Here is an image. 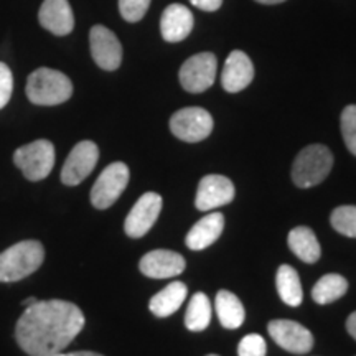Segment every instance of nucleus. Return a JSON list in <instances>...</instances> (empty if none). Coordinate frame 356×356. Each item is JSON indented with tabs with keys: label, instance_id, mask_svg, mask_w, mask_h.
<instances>
[{
	"label": "nucleus",
	"instance_id": "f257e3e1",
	"mask_svg": "<svg viewBox=\"0 0 356 356\" xmlns=\"http://www.w3.org/2000/svg\"><path fill=\"white\" fill-rule=\"evenodd\" d=\"M84 315L66 300H37L25 307L15 327V340L30 356L61 353L79 335Z\"/></svg>",
	"mask_w": 356,
	"mask_h": 356
},
{
	"label": "nucleus",
	"instance_id": "2eb2a0df",
	"mask_svg": "<svg viewBox=\"0 0 356 356\" xmlns=\"http://www.w3.org/2000/svg\"><path fill=\"white\" fill-rule=\"evenodd\" d=\"M254 79V66L244 51L234 50L226 60L221 74V84L228 92H239L246 89Z\"/></svg>",
	"mask_w": 356,
	"mask_h": 356
},
{
	"label": "nucleus",
	"instance_id": "20e7f679",
	"mask_svg": "<svg viewBox=\"0 0 356 356\" xmlns=\"http://www.w3.org/2000/svg\"><path fill=\"white\" fill-rule=\"evenodd\" d=\"M333 167V155L327 145L314 144L302 149L292 167V180L299 188L322 184Z\"/></svg>",
	"mask_w": 356,
	"mask_h": 356
},
{
	"label": "nucleus",
	"instance_id": "f704fd0d",
	"mask_svg": "<svg viewBox=\"0 0 356 356\" xmlns=\"http://www.w3.org/2000/svg\"><path fill=\"white\" fill-rule=\"evenodd\" d=\"M208 356H218V355H208Z\"/></svg>",
	"mask_w": 356,
	"mask_h": 356
},
{
	"label": "nucleus",
	"instance_id": "c756f323",
	"mask_svg": "<svg viewBox=\"0 0 356 356\" xmlns=\"http://www.w3.org/2000/svg\"><path fill=\"white\" fill-rule=\"evenodd\" d=\"M190 2L203 12H215L221 7L222 0H190Z\"/></svg>",
	"mask_w": 356,
	"mask_h": 356
},
{
	"label": "nucleus",
	"instance_id": "ddd939ff",
	"mask_svg": "<svg viewBox=\"0 0 356 356\" xmlns=\"http://www.w3.org/2000/svg\"><path fill=\"white\" fill-rule=\"evenodd\" d=\"M234 198V185L222 175H207L198 185L195 204L200 211H211L228 204Z\"/></svg>",
	"mask_w": 356,
	"mask_h": 356
},
{
	"label": "nucleus",
	"instance_id": "c85d7f7f",
	"mask_svg": "<svg viewBox=\"0 0 356 356\" xmlns=\"http://www.w3.org/2000/svg\"><path fill=\"white\" fill-rule=\"evenodd\" d=\"M13 91L12 71L6 63H0V109L8 104Z\"/></svg>",
	"mask_w": 356,
	"mask_h": 356
},
{
	"label": "nucleus",
	"instance_id": "7ed1b4c3",
	"mask_svg": "<svg viewBox=\"0 0 356 356\" xmlns=\"http://www.w3.org/2000/svg\"><path fill=\"white\" fill-rule=\"evenodd\" d=\"M73 95V83L61 71L38 68L26 81V96L37 106H58Z\"/></svg>",
	"mask_w": 356,
	"mask_h": 356
},
{
	"label": "nucleus",
	"instance_id": "72a5a7b5",
	"mask_svg": "<svg viewBox=\"0 0 356 356\" xmlns=\"http://www.w3.org/2000/svg\"><path fill=\"white\" fill-rule=\"evenodd\" d=\"M35 302H37V299H35V297H29V299L22 300V305H24V307H30L32 304H35Z\"/></svg>",
	"mask_w": 356,
	"mask_h": 356
},
{
	"label": "nucleus",
	"instance_id": "bb28decb",
	"mask_svg": "<svg viewBox=\"0 0 356 356\" xmlns=\"http://www.w3.org/2000/svg\"><path fill=\"white\" fill-rule=\"evenodd\" d=\"M149 6L150 0H119V12H121L124 20L136 24V22L144 19Z\"/></svg>",
	"mask_w": 356,
	"mask_h": 356
},
{
	"label": "nucleus",
	"instance_id": "473e14b6",
	"mask_svg": "<svg viewBox=\"0 0 356 356\" xmlns=\"http://www.w3.org/2000/svg\"><path fill=\"white\" fill-rule=\"evenodd\" d=\"M256 2L266 3V6H275V3H282L286 2V0H256Z\"/></svg>",
	"mask_w": 356,
	"mask_h": 356
},
{
	"label": "nucleus",
	"instance_id": "a878e982",
	"mask_svg": "<svg viewBox=\"0 0 356 356\" xmlns=\"http://www.w3.org/2000/svg\"><path fill=\"white\" fill-rule=\"evenodd\" d=\"M341 136L346 149L356 155V106H346L341 113Z\"/></svg>",
	"mask_w": 356,
	"mask_h": 356
},
{
	"label": "nucleus",
	"instance_id": "2f4dec72",
	"mask_svg": "<svg viewBox=\"0 0 356 356\" xmlns=\"http://www.w3.org/2000/svg\"><path fill=\"white\" fill-rule=\"evenodd\" d=\"M51 356H102L99 353H95V351H73V353H56V355H51Z\"/></svg>",
	"mask_w": 356,
	"mask_h": 356
},
{
	"label": "nucleus",
	"instance_id": "6ab92c4d",
	"mask_svg": "<svg viewBox=\"0 0 356 356\" xmlns=\"http://www.w3.org/2000/svg\"><path fill=\"white\" fill-rule=\"evenodd\" d=\"M186 293H188V289H186L185 284L175 280V282L168 284L165 289H162L159 293H155L149 302V309L159 318L170 317L184 304Z\"/></svg>",
	"mask_w": 356,
	"mask_h": 356
},
{
	"label": "nucleus",
	"instance_id": "423d86ee",
	"mask_svg": "<svg viewBox=\"0 0 356 356\" xmlns=\"http://www.w3.org/2000/svg\"><path fill=\"white\" fill-rule=\"evenodd\" d=\"M129 167L122 162L111 163L102 170L91 190V203L97 210L113 207L129 184Z\"/></svg>",
	"mask_w": 356,
	"mask_h": 356
},
{
	"label": "nucleus",
	"instance_id": "1a4fd4ad",
	"mask_svg": "<svg viewBox=\"0 0 356 356\" xmlns=\"http://www.w3.org/2000/svg\"><path fill=\"white\" fill-rule=\"evenodd\" d=\"M99 160V149L95 142L83 140L73 147L63 168H61V181L66 186H76L91 175Z\"/></svg>",
	"mask_w": 356,
	"mask_h": 356
},
{
	"label": "nucleus",
	"instance_id": "a211bd4d",
	"mask_svg": "<svg viewBox=\"0 0 356 356\" xmlns=\"http://www.w3.org/2000/svg\"><path fill=\"white\" fill-rule=\"evenodd\" d=\"M222 228H225V216L216 211L210 213V215L202 218L186 234V246L191 251H203V249L218 241V238L222 233Z\"/></svg>",
	"mask_w": 356,
	"mask_h": 356
},
{
	"label": "nucleus",
	"instance_id": "aec40b11",
	"mask_svg": "<svg viewBox=\"0 0 356 356\" xmlns=\"http://www.w3.org/2000/svg\"><path fill=\"white\" fill-rule=\"evenodd\" d=\"M289 248L292 249L293 254L307 264H315L322 256V248H320L317 236L307 226L293 228L289 233Z\"/></svg>",
	"mask_w": 356,
	"mask_h": 356
},
{
	"label": "nucleus",
	"instance_id": "f3484780",
	"mask_svg": "<svg viewBox=\"0 0 356 356\" xmlns=\"http://www.w3.org/2000/svg\"><path fill=\"white\" fill-rule=\"evenodd\" d=\"M193 30V13L181 3H172L162 13L160 33L165 42L178 43L185 40Z\"/></svg>",
	"mask_w": 356,
	"mask_h": 356
},
{
	"label": "nucleus",
	"instance_id": "393cba45",
	"mask_svg": "<svg viewBox=\"0 0 356 356\" xmlns=\"http://www.w3.org/2000/svg\"><path fill=\"white\" fill-rule=\"evenodd\" d=\"M330 222L333 229L338 231L340 234L356 238V207H351V204L338 207L332 213Z\"/></svg>",
	"mask_w": 356,
	"mask_h": 356
},
{
	"label": "nucleus",
	"instance_id": "4468645a",
	"mask_svg": "<svg viewBox=\"0 0 356 356\" xmlns=\"http://www.w3.org/2000/svg\"><path fill=\"white\" fill-rule=\"evenodd\" d=\"M140 273L150 279H170L177 277L185 270L186 262L178 252L157 249L150 251L140 259Z\"/></svg>",
	"mask_w": 356,
	"mask_h": 356
},
{
	"label": "nucleus",
	"instance_id": "412c9836",
	"mask_svg": "<svg viewBox=\"0 0 356 356\" xmlns=\"http://www.w3.org/2000/svg\"><path fill=\"white\" fill-rule=\"evenodd\" d=\"M216 314L221 325L228 330H236L244 323V307L241 300L229 291H220L215 300Z\"/></svg>",
	"mask_w": 356,
	"mask_h": 356
},
{
	"label": "nucleus",
	"instance_id": "dca6fc26",
	"mask_svg": "<svg viewBox=\"0 0 356 356\" xmlns=\"http://www.w3.org/2000/svg\"><path fill=\"white\" fill-rule=\"evenodd\" d=\"M40 25L58 37L73 32L74 15L68 0H44L38 12Z\"/></svg>",
	"mask_w": 356,
	"mask_h": 356
},
{
	"label": "nucleus",
	"instance_id": "9b49d317",
	"mask_svg": "<svg viewBox=\"0 0 356 356\" xmlns=\"http://www.w3.org/2000/svg\"><path fill=\"white\" fill-rule=\"evenodd\" d=\"M92 60L106 71L118 70L122 63V47L118 37L104 25H95L89 32Z\"/></svg>",
	"mask_w": 356,
	"mask_h": 356
},
{
	"label": "nucleus",
	"instance_id": "b1692460",
	"mask_svg": "<svg viewBox=\"0 0 356 356\" xmlns=\"http://www.w3.org/2000/svg\"><path fill=\"white\" fill-rule=\"evenodd\" d=\"M211 322V302L207 293L198 292L191 297L185 314V327L190 332L207 330Z\"/></svg>",
	"mask_w": 356,
	"mask_h": 356
},
{
	"label": "nucleus",
	"instance_id": "5701e85b",
	"mask_svg": "<svg viewBox=\"0 0 356 356\" xmlns=\"http://www.w3.org/2000/svg\"><path fill=\"white\" fill-rule=\"evenodd\" d=\"M348 291V282L340 274H327L312 289V299L318 305L332 304L345 296Z\"/></svg>",
	"mask_w": 356,
	"mask_h": 356
},
{
	"label": "nucleus",
	"instance_id": "6e6552de",
	"mask_svg": "<svg viewBox=\"0 0 356 356\" xmlns=\"http://www.w3.org/2000/svg\"><path fill=\"white\" fill-rule=\"evenodd\" d=\"M170 131L184 142L204 140L213 131V118L207 109L184 108L170 119Z\"/></svg>",
	"mask_w": 356,
	"mask_h": 356
},
{
	"label": "nucleus",
	"instance_id": "f03ea898",
	"mask_svg": "<svg viewBox=\"0 0 356 356\" xmlns=\"http://www.w3.org/2000/svg\"><path fill=\"white\" fill-rule=\"evenodd\" d=\"M44 249L38 241L29 239L13 244L0 252V282H17L40 269Z\"/></svg>",
	"mask_w": 356,
	"mask_h": 356
},
{
	"label": "nucleus",
	"instance_id": "4be33fe9",
	"mask_svg": "<svg viewBox=\"0 0 356 356\" xmlns=\"http://www.w3.org/2000/svg\"><path fill=\"white\" fill-rule=\"evenodd\" d=\"M275 284H277V292L284 304L289 307H299L304 300V292H302V284L299 274L293 267L284 264L277 269L275 275Z\"/></svg>",
	"mask_w": 356,
	"mask_h": 356
},
{
	"label": "nucleus",
	"instance_id": "39448f33",
	"mask_svg": "<svg viewBox=\"0 0 356 356\" xmlns=\"http://www.w3.org/2000/svg\"><path fill=\"white\" fill-rule=\"evenodd\" d=\"M13 163L20 168L26 180H43L55 167V145L44 139L22 145L13 154Z\"/></svg>",
	"mask_w": 356,
	"mask_h": 356
},
{
	"label": "nucleus",
	"instance_id": "0eeeda50",
	"mask_svg": "<svg viewBox=\"0 0 356 356\" xmlns=\"http://www.w3.org/2000/svg\"><path fill=\"white\" fill-rule=\"evenodd\" d=\"M218 61L213 53H198L193 55L181 65L180 68V83L185 91L193 92H203L208 88L213 86L216 78Z\"/></svg>",
	"mask_w": 356,
	"mask_h": 356
},
{
	"label": "nucleus",
	"instance_id": "f8f14e48",
	"mask_svg": "<svg viewBox=\"0 0 356 356\" xmlns=\"http://www.w3.org/2000/svg\"><path fill=\"white\" fill-rule=\"evenodd\" d=\"M269 335L280 348L296 355L309 353L314 346V337L304 325L293 320H273L267 325Z\"/></svg>",
	"mask_w": 356,
	"mask_h": 356
},
{
	"label": "nucleus",
	"instance_id": "cd10ccee",
	"mask_svg": "<svg viewBox=\"0 0 356 356\" xmlns=\"http://www.w3.org/2000/svg\"><path fill=\"white\" fill-rule=\"evenodd\" d=\"M266 340L261 335H257V333L246 335L238 345L239 356H266Z\"/></svg>",
	"mask_w": 356,
	"mask_h": 356
},
{
	"label": "nucleus",
	"instance_id": "7c9ffc66",
	"mask_svg": "<svg viewBox=\"0 0 356 356\" xmlns=\"http://www.w3.org/2000/svg\"><path fill=\"white\" fill-rule=\"evenodd\" d=\"M346 330H348L350 335L356 340V312H353L348 317V320H346Z\"/></svg>",
	"mask_w": 356,
	"mask_h": 356
},
{
	"label": "nucleus",
	"instance_id": "9d476101",
	"mask_svg": "<svg viewBox=\"0 0 356 356\" xmlns=\"http://www.w3.org/2000/svg\"><path fill=\"white\" fill-rule=\"evenodd\" d=\"M160 211H162V197L159 193L149 191V193L142 195L124 222L126 234L134 239L145 236L155 225Z\"/></svg>",
	"mask_w": 356,
	"mask_h": 356
}]
</instances>
